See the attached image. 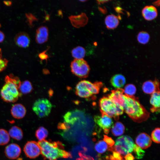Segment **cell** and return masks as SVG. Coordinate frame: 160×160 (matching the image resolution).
<instances>
[{
	"label": "cell",
	"instance_id": "cell-1",
	"mask_svg": "<svg viewBox=\"0 0 160 160\" xmlns=\"http://www.w3.org/2000/svg\"><path fill=\"white\" fill-rule=\"evenodd\" d=\"M41 154L44 159L57 160L60 158L72 157L70 153L66 151L63 144L59 141H52L45 140L39 141Z\"/></svg>",
	"mask_w": 160,
	"mask_h": 160
},
{
	"label": "cell",
	"instance_id": "cell-2",
	"mask_svg": "<svg viewBox=\"0 0 160 160\" xmlns=\"http://www.w3.org/2000/svg\"><path fill=\"white\" fill-rule=\"evenodd\" d=\"M125 104L124 111L134 121L140 123L146 120L149 113L134 96L129 97L124 94Z\"/></svg>",
	"mask_w": 160,
	"mask_h": 160
},
{
	"label": "cell",
	"instance_id": "cell-3",
	"mask_svg": "<svg viewBox=\"0 0 160 160\" xmlns=\"http://www.w3.org/2000/svg\"><path fill=\"white\" fill-rule=\"evenodd\" d=\"M5 81L0 91L1 98L6 102H15L22 95L19 89L21 82L17 77L12 74L6 76Z\"/></svg>",
	"mask_w": 160,
	"mask_h": 160
},
{
	"label": "cell",
	"instance_id": "cell-4",
	"mask_svg": "<svg viewBox=\"0 0 160 160\" xmlns=\"http://www.w3.org/2000/svg\"><path fill=\"white\" fill-rule=\"evenodd\" d=\"M102 85L101 82L92 83L86 80H81L76 86L75 93L80 97L89 98L93 95L98 94Z\"/></svg>",
	"mask_w": 160,
	"mask_h": 160
},
{
	"label": "cell",
	"instance_id": "cell-5",
	"mask_svg": "<svg viewBox=\"0 0 160 160\" xmlns=\"http://www.w3.org/2000/svg\"><path fill=\"white\" fill-rule=\"evenodd\" d=\"M99 105L101 114H103L117 120L119 116L122 114L124 109L115 103L108 97H104L100 99Z\"/></svg>",
	"mask_w": 160,
	"mask_h": 160
},
{
	"label": "cell",
	"instance_id": "cell-6",
	"mask_svg": "<svg viewBox=\"0 0 160 160\" xmlns=\"http://www.w3.org/2000/svg\"><path fill=\"white\" fill-rule=\"evenodd\" d=\"M134 144L130 137L127 135L122 136L117 139L114 145L110 148V151H116L122 156H125L132 152Z\"/></svg>",
	"mask_w": 160,
	"mask_h": 160
},
{
	"label": "cell",
	"instance_id": "cell-7",
	"mask_svg": "<svg viewBox=\"0 0 160 160\" xmlns=\"http://www.w3.org/2000/svg\"><path fill=\"white\" fill-rule=\"evenodd\" d=\"M70 67L72 73L81 78L87 77L90 70L89 65L83 59H75L71 62Z\"/></svg>",
	"mask_w": 160,
	"mask_h": 160
},
{
	"label": "cell",
	"instance_id": "cell-8",
	"mask_svg": "<svg viewBox=\"0 0 160 160\" xmlns=\"http://www.w3.org/2000/svg\"><path fill=\"white\" fill-rule=\"evenodd\" d=\"M52 107V105L49 100L42 98L35 101L32 106V110L39 117L42 118L49 115Z\"/></svg>",
	"mask_w": 160,
	"mask_h": 160
},
{
	"label": "cell",
	"instance_id": "cell-9",
	"mask_svg": "<svg viewBox=\"0 0 160 160\" xmlns=\"http://www.w3.org/2000/svg\"><path fill=\"white\" fill-rule=\"evenodd\" d=\"M94 118L95 123L103 130L105 134H108L110 129L113 125L112 118L105 114H101V116H95Z\"/></svg>",
	"mask_w": 160,
	"mask_h": 160
},
{
	"label": "cell",
	"instance_id": "cell-10",
	"mask_svg": "<svg viewBox=\"0 0 160 160\" xmlns=\"http://www.w3.org/2000/svg\"><path fill=\"white\" fill-rule=\"evenodd\" d=\"M23 151L28 158L33 159L38 157L41 154V149L38 142L34 141H29L25 144Z\"/></svg>",
	"mask_w": 160,
	"mask_h": 160
},
{
	"label": "cell",
	"instance_id": "cell-11",
	"mask_svg": "<svg viewBox=\"0 0 160 160\" xmlns=\"http://www.w3.org/2000/svg\"><path fill=\"white\" fill-rule=\"evenodd\" d=\"M108 97L124 110L125 99L123 89H119L113 90Z\"/></svg>",
	"mask_w": 160,
	"mask_h": 160
},
{
	"label": "cell",
	"instance_id": "cell-12",
	"mask_svg": "<svg viewBox=\"0 0 160 160\" xmlns=\"http://www.w3.org/2000/svg\"><path fill=\"white\" fill-rule=\"evenodd\" d=\"M21 152L20 147L15 143H11L5 148L4 153L6 156L10 159H15L20 156Z\"/></svg>",
	"mask_w": 160,
	"mask_h": 160
},
{
	"label": "cell",
	"instance_id": "cell-13",
	"mask_svg": "<svg viewBox=\"0 0 160 160\" xmlns=\"http://www.w3.org/2000/svg\"><path fill=\"white\" fill-rule=\"evenodd\" d=\"M137 145L142 149H146L150 147L152 143L151 137L145 133H142L138 135L135 139Z\"/></svg>",
	"mask_w": 160,
	"mask_h": 160
},
{
	"label": "cell",
	"instance_id": "cell-14",
	"mask_svg": "<svg viewBox=\"0 0 160 160\" xmlns=\"http://www.w3.org/2000/svg\"><path fill=\"white\" fill-rule=\"evenodd\" d=\"M142 89L144 93L152 94L155 92L159 91V83L156 80L154 81H147L143 83Z\"/></svg>",
	"mask_w": 160,
	"mask_h": 160
},
{
	"label": "cell",
	"instance_id": "cell-15",
	"mask_svg": "<svg viewBox=\"0 0 160 160\" xmlns=\"http://www.w3.org/2000/svg\"><path fill=\"white\" fill-rule=\"evenodd\" d=\"M48 30L45 26L39 28L36 31V40L38 44H42L46 42L48 37Z\"/></svg>",
	"mask_w": 160,
	"mask_h": 160
},
{
	"label": "cell",
	"instance_id": "cell-16",
	"mask_svg": "<svg viewBox=\"0 0 160 160\" xmlns=\"http://www.w3.org/2000/svg\"><path fill=\"white\" fill-rule=\"evenodd\" d=\"M26 111L25 107L20 103L13 105L11 110V114L12 116L18 119L23 118L26 114Z\"/></svg>",
	"mask_w": 160,
	"mask_h": 160
},
{
	"label": "cell",
	"instance_id": "cell-17",
	"mask_svg": "<svg viewBox=\"0 0 160 160\" xmlns=\"http://www.w3.org/2000/svg\"><path fill=\"white\" fill-rule=\"evenodd\" d=\"M142 14L145 19L151 21L156 18L158 13L156 8L153 6L151 5L146 6L143 9Z\"/></svg>",
	"mask_w": 160,
	"mask_h": 160
},
{
	"label": "cell",
	"instance_id": "cell-18",
	"mask_svg": "<svg viewBox=\"0 0 160 160\" xmlns=\"http://www.w3.org/2000/svg\"><path fill=\"white\" fill-rule=\"evenodd\" d=\"M15 41L16 44L19 47L26 48L29 46L30 39L27 33L21 32L18 33L16 36Z\"/></svg>",
	"mask_w": 160,
	"mask_h": 160
},
{
	"label": "cell",
	"instance_id": "cell-19",
	"mask_svg": "<svg viewBox=\"0 0 160 160\" xmlns=\"http://www.w3.org/2000/svg\"><path fill=\"white\" fill-rule=\"evenodd\" d=\"M160 92H155L151 95L150 103L152 106L151 111L152 112H159L160 111Z\"/></svg>",
	"mask_w": 160,
	"mask_h": 160
},
{
	"label": "cell",
	"instance_id": "cell-20",
	"mask_svg": "<svg viewBox=\"0 0 160 160\" xmlns=\"http://www.w3.org/2000/svg\"><path fill=\"white\" fill-rule=\"evenodd\" d=\"M125 77L121 74H116L113 76L111 79L112 86L116 89H121L126 83Z\"/></svg>",
	"mask_w": 160,
	"mask_h": 160
},
{
	"label": "cell",
	"instance_id": "cell-21",
	"mask_svg": "<svg viewBox=\"0 0 160 160\" xmlns=\"http://www.w3.org/2000/svg\"><path fill=\"white\" fill-rule=\"evenodd\" d=\"M105 23L107 28L109 29L116 28L119 23L118 17L113 14L107 16L105 19Z\"/></svg>",
	"mask_w": 160,
	"mask_h": 160
},
{
	"label": "cell",
	"instance_id": "cell-22",
	"mask_svg": "<svg viewBox=\"0 0 160 160\" xmlns=\"http://www.w3.org/2000/svg\"><path fill=\"white\" fill-rule=\"evenodd\" d=\"M8 133L10 137L17 140H21L23 137V130L16 126L12 127L9 129Z\"/></svg>",
	"mask_w": 160,
	"mask_h": 160
},
{
	"label": "cell",
	"instance_id": "cell-23",
	"mask_svg": "<svg viewBox=\"0 0 160 160\" xmlns=\"http://www.w3.org/2000/svg\"><path fill=\"white\" fill-rule=\"evenodd\" d=\"M125 130V127L123 124L119 121H117L112 127L111 131L115 136H118L122 135Z\"/></svg>",
	"mask_w": 160,
	"mask_h": 160
},
{
	"label": "cell",
	"instance_id": "cell-24",
	"mask_svg": "<svg viewBox=\"0 0 160 160\" xmlns=\"http://www.w3.org/2000/svg\"><path fill=\"white\" fill-rule=\"evenodd\" d=\"M19 89L22 94H26L31 92L33 89V87L30 81L26 80L21 82Z\"/></svg>",
	"mask_w": 160,
	"mask_h": 160
},
{
	"label": "cell",
	"instance_id": "cell-25",
	"mask_svg": "<svg viewBox=\"0 0 160 160\" xmlns=\"http://www.w3.org/2000/svg\"><path fill=\"white\" fill-rule=\"evenodd\" d=\"M71 53L73 57L75 59H82L85 56L86 51L84 48L79 46L73 48Z\"/></svg>",
	"mask_w": 160,
	"mask_h": 160
},
{
	"label": "cell",
	"instance_id": "cell-26",
	"mask_svg": "<svg viewBox=\"0 0 160 160\" xmlns=\"http://www.w3.org/2000/svg\"><path fill=\"white\" fill-rule=\"evenodd\" d=\"M48 134L47 130L44 127L41 126L36 130L35 136L39 141H41L45 140L47 137Z\"/></svg>",
	"mask_w": 160,
	"mask_h": 160
},
{
	"label": "cell",
	"instance_id": "cell-27",
	"mask_svg": "<svg viewBox=\"0 0 160 160\" xmlns=\"http://www.w3.org/2000/svg\"><path fill=\"white\" fill-rule=\"evenodd\" d=\"M108 146L103 140H100L95 145L94 148L96 151L99 154L104 153L108 149Z\"/></svg>",
	"mask_w": 160,
	"mask_h": 160
},
{
	"label": "cell",
	"instance_id": "cell-28",
	"mask_svg": "<svg viewBox=\"0 0 160 160\" xmlns=\"http://www.w3.org/2000/svg\"><path fill=\"white\" fill-rule=\"evenodd\" d=\"M8 132L5 129H0V145L7 144L10 140Z\"/></svg>",
	"mask_w": 160,
	"mask_h": 160
},
{
	"label": "cell",
	"instance_id": "cell-29",
	"mask_svg": "<svg viewBox=\"0 0 160 160\" xmlns=\"http://www.w3.org/2000/svg\"><path fill=\"white\" fill-rule=\"evenodd\" d=\"M137 40L140 43L145 44L149 41L150 38L149 34L147 32L142 31L140 32L137 36Z\"/></svg>",
	"mask_w": 160,
	"mask_h": 160
},
{
	"label": "cell",
	"instance_id": "cell-30",
	"mask_svg": "<svg viewBox=\"0 0 160 160\" xmlns=\"http://www.w3.org/2000/svg\"><path fill=\"white\" fill-rule=\"evenodd\" d=\"M123 91L125 95L128 96L132 97L135 94L136 89L133 84H129L125 86L123 89Z\"/></svg>",
	"mask_w": 160,
	"mask_h": 160
},
{
	"label": "cell",
	"instance_id": "cell-31",
	"mask_svg": "<svg viewBox=\"0 0 160 160\" xmlns=\"http://www.w3.org/2000/svg\"><path fill=\"white\" fill-rule=\"evenodd\" d=\"M160 128H156L154 129L151 134V138L152 140L157 143H160Z\"/></svg>",
	"mask_w": 160,
	"mask_h": 160
},
{
	"label": "cell",
	"instance_id": "cell-32",
	"mask_svg": "<svg viewBox=\"0 0 160 160\" xmlns=\"http://www.w3.org/2000/svg\"><path fill=\"white\" fill-rule=\"evenodd\" d=\"M133 151L135 155V158L137 159H141L144 155L145 151L136 144H134Z\"/></svg>",
	"mask_w": 160,
	"mask_h": 160
},
{
	"label": "cell",
	"instance_id": "cell-33",
	"mask_svg": "<svg viewBox=\"0 0 160 160\" xmlns=\"http://www.w3.org/2000/svg\"><path fill=\"white\" fill-rule=\"evenodd\" d=\"M8 61L3 58L1 49L0 48V72L4 70L6 68Z\"/></svg>",
	"mask_w": 160,
	"mask_h": 160
},
{
	"label": "cell",
	"instance_id": "cell-34",
	"mask_svg": "<svg viewBox=\"0 0 160 160\" xmlns=\"http://www.w3.org/2000/svg\"><path fill=\"white\" fill-rule=\"evenodd\" d=\"M112 154L108 156L111 160H124L122 156L119 153L116 151H112Z\"/></svg>",
	"mask_w": 160,
	"mask_h": 160
},
{
	"label": "cell",
	"instance_id": "cell-35",
	"mask_svg": "<svg viewBox=\"0 0 160 160\" xmlns=\"http://www.w3.org/2000/svg\"><path fill=\"white\" fill-rule=\"evenodd\" d=\"M103 140L108 145L109 147L113 146L115 143L114 141L112 138L106 135L104 136Z\"/></svg>",
	"mask_w": 160,
	"mask_h": 160
},
{
	"label": "cell",
	"instance_id": "cell-36",
	"mask_svg": "<svg viewBox=\"0 0 160 160\" xmlns=\"http://www.w3.org/2000/svg\"><path fill=\"white\" fill-rule=\"evenodd\" d=\"M70 127L69 125L67 124L65 122L61 123L58 125V128L59 129H66Z\"/></svg>",
	"mask_w": 160,
	"mask_h": 160
},
{
	"label": "cell",
	"instance_id": "cell-37",
	"mask_svg": "<svg viewBox=\"0 0 160 160\" xmlns=\"http://www.w3.org/2000/svg\"><path fill=\"white\" fill-rule=\"evenodd\" d=\"M47 50L44 51L39 54V57L41 60H47V59L48 58V55L46 53Z\"/></svg>",
	"mask_w": 160,
	"mask_h": 160
},
{
	"label": "cell",
	"instance_id": "cell-38",
	"mask_svg": "<svg viewBox=\"0 0 160 160\" xmlns=\"http://www.w3.org/2000/svg\"><path fill=\"white\" fill-rule=\"evenodd\" d=\"M125 160H134V157L131 153H128L124 156Z\"/></svg>",
	"mask_w": 160,
	"mask_h": 160
},
{
	"label": "cell",
	"instance_id": "cell-39",
	"mask_svg": "<svg viewBox=\"0 0 160 160\" xmlns=\"http://www.w3.org/2000/svg\"><path fill=\"white\" fill-rule=\"evenodd\" d=\"M81 158L78 159L77 160H94L93 159L90 157L84 156L82 154H80Z\"/></svg>",
	"mask_w": 160,
	"mask_h": 160
},
{
	"label": "cell",
	"instance_id": "cell-40",
	"mask_svg": "<svg viewBox=\"0 0 160 160\" xmlns=\"http://www.w3.org/2000/svg\"><path fill=\"white\" fill-rule=\"evenodd\" d=\"M4 39V35L3 33L0 31V43L3 41Z\"/></svg>",
	"mask_w": 160,
	"mask_h": 160
},
{
	"label": "cell",
	"instance_id": "cell-41",
	"mask_svg": "<svg viewBox=\"0 0 160 160\" xmlns=\"http://www.w3.org/2000/svg\"><path fill=\"white\" fill-rule=\"evenodd\" d=\"M97 3L99 4H103L104 3H105L106 2L108 1H106V0H97Z\"/></svg>",
	"mask_w": 160,
	"mask_h": 160
},
{
	"label": "cell",
	"instance_id": "cell-42",
	"mask_svg": "<svg viewBox=\"0 0 160 160\" xmlns=\"http://www.w3.org/2000/svg\"><path fill=\"white\" fill-rule=\"evenodd\" d=\"M4 4L8 6H9L11 4V2L9 1H4Z\"/></svg>",
	"mask_w": 160,
	"mask_h": 160
},
{
	"label": "cell",
	"instance_id": "cell-43",
	"mask_svg": "<svg viewBox=\"0 0 160 160\" xmlns=\"http://www.w3.org/2000/svg\"><path fill=\"white\" fill-rule=\"evenodd\" d=\"M153 4L156 6H159V5H160V1L159 0H158V1H155V2H154Z\"/></svg>",
	"mask_w": 160,
	"mask_h": 160
},
{
	"label": "cell",
	"instance_id": "cell-44",
	"mask_svg": "<svg viewBox=\"0 0 160 160\" xmlns=\"http://www.w3.org/2000/svg\"><path fill=\"white\" fill-rule=\"evenodd\" d=\"M100 160H111L108 157V156H107L105 157V159H100Z\"/></svg>",
	"mask_w": 160,
	"mask_h": 160
},
{
	"label": "cell",
	"instance_id": "cell-45",
	"mask_svg": "<svg viewBox=\"0 0 160 160\" xmlns=\"http://www.w3.org/2000/svg\"><path fill=\"white\" fill-rule=\"evenodd\" d=\"M86 1V0H81V1H81V2L85 1Z\"/></svg>",
	"mask_w": 160,
	"mask_h": 160
},
{
	"label": "cell",
	"instance_id": "cell-46",
	"mask_svg": "<svg viewBox=\"0 0 160 160\" xmlns=\"http://www.w3.org/2000/svg\"></svg>",
	"mask_w": 160,
	"mask_h": 160
}]
</instances>
